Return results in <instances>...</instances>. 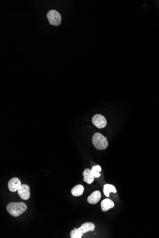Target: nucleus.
<instances>
[{
	"instance_id": "nucleus-1",
	"label": "nucleus",
	"mask_w": 159,
	"mask_h": 238,
	"mask_svg": "<svg viewBox=\"0 0 159 238\" xmlns=\"http://www.w3.org/2000/svg\"><path fill=\"white\" fill-rule=\"evenodd\" d=\"M27 207L23 202H12L9 203L6 207L7 210L12 216L17 217L27 210Z\"/></svg>"
},
{
	"instance_id": "nucleus-2",
	"label": "nucleus",
	"mask_w": 159,
	"mask_h": 238,
	"mask_svg": "<svg viewBox=\"0 0 159 238\" xmlns=\"http://www.w3.org/2000/svg\"><path fill=\"white\" fill-rule=\"evenodd\" d=\"M95 226L93 223L87 222L81 225L78 229L75 228L70 232L71 238H81L84 233L86 232H93L95 230Z\"/></svg>"
},
{
	"instance_id": "nucleus-3",
	"label": "nucleus",
	"mask_w": 159,
	"mask_h": 238,
	"mask_svg": "<svg viewBox=\"0 0 159 238\" xmlns=\"http://www.w3.org/2000/svg\"><path fill=\"white\" fill-rule=\"evenodd\" d=\"M92 142L93 146L98 150H105L108 146L107 138H105L99 133H96L93 134Z\"/></svg>"
},
{
	"instance_id": "nucleus-4",
	"label": "nucleus",
	"mask_w": 159,
	"mask_h": 238,
	"mask_svg": "<svg viewBox=\"0 0 159 238\" xmlns=\"http://www.w3.org/2000/svg\"><path fill=\"white\" fill-rule=\"evenodd\" d=\"M47 17L49 22L52 25L58 26L60 25L62 21V18L60 13L55 10H52L48 12Z\"/></svg>"
},
{
	"instance_id": "nucleus-5",
	"label": "nucleus",
	"mask_w": 159,
	"mask_h": 238,
	"mask_svg": "<svg viewBox=\"0 0 159 238\" xmlns=\"http://www.w3.org/2000/svg\"><path fill=\"white\" fill-rule=\"evenodd\" d=\"M92 122L94 125L99 129L105 128L107 125V120L105 117L101 114H96L92 118Z\"/></svg>"
},
{
	"instance_id": "nucleus-6",
	"label": "nucleus",
	"mask_w": 159,
	"mask_h": 238,
	"mask_svg": "<svg viewBox=\"0 0 159 238\" xmlns=\"http://www.w3.org/2000/svg\"><path fill=\"white\" fill-rule=\"evenodd\" d=\"M30 189L28 185L22 184L20 188L18 190V194L21 199L27 200L30 197Z\"/></svg>"
},
{
	"instance_id": "nucleus-7",
	"label": "nucleus",
	"mask_w": 159,
	"mask_h": 238,
	"mask_svg": "<svg viewBox=\"0 0 159 238\" xmlns=\"http://www.w3.org/2000/svg\"><path fill=\"white\" fill-rule=\"evenodd\" d=\"M22 185L20 180L17 177H14L10 180L8 183L9 190L11 192H15Z\"/></svg>"
},
{
	"instance_id": "nucleus-8",
	"label": "nucleus",
	"mask_w": 159,
	"mask_h": 238,
	"mask_svg": "<svg viewBox=\"0 0 159 238\" xmlns=\"http://www.w3.org/2000/svg\"><path fill=\"white\" fill-rule=\"evenodd\" d=\"M101 198V193L99 191H95L88 196L87 202L91 204H95L99 202Z\"/></svg>"
},
{
	"instance_id": "nucleus-9",
	"label": "nucleus",
	"mask_w": 159,
	"mask_h": 238,
	"mask_svg": "<svg viewBox=\"0 0 159 238\" xmlns=\"http://www.w3.org/2000/svg\"><path fill=\"white\" fill-rule=\"evenodd\" d=\"M83 175L84 176V182H86L88 184H92L95 178L94 176L92 175L91 170L89 168L84 170L83 172Z\"/></svg>"
},
{
	"instance_id": "nucleus-10",
	"label": "nucleus",
	"mask_w": 159,
	"mask_h": 238,
	"mask_svg": "<svg viewBox=\"0 0 159 238\" xmlns=\"http://www.w3.org/2000/svg\"><path fill=\"white\" fill-rule=\"evenodd\" d=\"M114 207V203L111 199H105L102 201L101 202V210L103 211H106Z\"/></svg>"
},
{
	"instance_id": "nucleus-11",
	"label": "nucleus",
	"mask_w": 159,
	"mask_h": 238,
	"mask_svg": "<svg viewBox=\"0 0 159 238\" xmlns=\"http://www.w3.org/2000/svg\"><path fill=\"white\" fill-rule=\"evenodd\" d=\"M84 191V187L81 185L75 186L71 190V193L73 196H80L82 195Z\"/></svg>"
},
{
	"instance_id": "nucleus-12",
	"label": "nucleus",
	"mask_w": 159,
	"mask_h": 238,
	"mask_svg": "<svg viewBox=\"0 0 159 238\" xmlns=\"http://www.w3.org/2000/svg\"><path fill=\"white\" fill-rule=\"evenodd\" d=\"M103 193L106 197H108L110 196V193L113 192L114 193H116V190L115 187L113 185L110 184H106L103 187Z\"/></svg>"
},
{
	"instance_id": "nucleus-13",
	"label": "nucleus",
	"mask_w": 159,
	"mask_h": 238,
	"mask_svg": "<svg viewBox=\"0 0 159 238\" xmlns=\"http://www.w3.org/2000/svg\"><path fill=\"white\" fill-rule=\"evenodd\" d=\"M101 171V167L100 165H97L92 167L91 170V172H92V175L94 176L95 178H99L101 176L100 173L99 172Z\"/></svg>"
}]
</instances>
